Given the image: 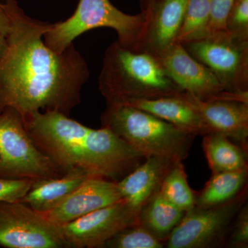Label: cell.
<instances>
[{
    "label": "cell",
    "instance_id": "9c48e42d",
    "mask_svg": "<svg viewBox=\"0 0 248 248\" xmlns=\"http://www.w3.org/2000/svg\"><path fill=\"white\" fill-rule=\"evenodd\" d=\"M0 246L66 248L60 227L19 201L0 202Z\"/></svg>",
    "mask_w": 248,
    "mask_h": 248
},
{
    "label": "cell",
    "instance_id": "ffe728a7",
    "mask_svg": "<svg viewBox=\"0 0 248 248\" xmlns=\"http://www.w3.org/2000/svg\"><path fill=\"white\" fill-rule=\"evenodd\" d=\"M203 137V151L213 174L248 167L247 151L228 137L215 132Z\"/></svg>",
    "mask_w": 248,
    "mask_h": 248
},
{
    "label": "cell",
    "instance_id": "7a4b0ae2",
    "mask_svg": "<svg viewBox=\"0 0 248 248\" xmlns=\"http://www.w3.org/2000/svg\"><path fill=\"white\" fill-rule=\"evenodd\" d=\"M22 117L36 146L63 172L80 169L89 177L118 182L146 159L107 128H89L58 112Z\"/></svg>",
    "mask_w": 248,
    "mask_h": 248
},
{
    "label": "cell",
    "instance_id": "277c9868",
    "mask_svg": "<svg viewBox=\"0 0 248 248\" xmlns=\"http://www.w3.org/2000/svg\"><path fill=\"white\" fill-rule=\"evenodd\" d=\"M101 123L144 157L157 156L174 162L186 159L196 137L148 112L123 104L107 105Z\"/></svg>",
    "mask_w": 248,
    "mask_h": 248
},
{
    "label": "cell",
    "instance_id": "5b68a950",
    "mask_svg": "<svg viewBox=\"0 0 248 248\" xmlns=\"http://www.w3.org/2000/svg\"><path fill=\"white\" fill-rule=\"evenodd\" d=\"M151 13L128 15L116 8L110 0H79L73 16L50 24L44 35L49 48L62 53L86 31L107 27L117 32V42L124 48L138 52L146 33Z\"/></svg>",
    "mask_w": 248,
    "mask_h": 248
},
{
    "label": "cell",
    "instance_id": "83f0119b",
    "mask_svg": "<svg viewBox=\"0 0 248 248\" xmlns=\"http://www.w3.org/2000/svg\"><path fill=\"white\" fill-rule=\"evenodd\" d=\"M10 31V21L7 14L5 12L1 3H0V34L4 37L7 36Z\"/></svg>",
    "mask_w": 248,
    "mask_h": 248
},
{
    "label": "cell",
    "instance_id": "6da1fadb",
    "mask_svg": "<svg viewBox=\"0 0 248 248\" xmlns=\"http://www.w3.org/2000/svg\"><path fill=\"white\" fill-rule=\"evenodd\" d=\"M1 6L10 31L0 60V112L10 107L22 117L37 112L69 116L89 79L86 60L73 44L62 53L49 48L43 37L51 24L29 17L16 0Z\"/></svg>",
    "mask_w": 248,
    "mask_h": 248
},
{
    "label": "cell",
    "instance_id": "ba28073f",
    "mask_svg": "<svg viewBox=\"0 0 248 248\" xmlns=\"http://www.w3.org/2000/svg\"><path fill=\"white\" fill-rule=\"evenodd\" d=\"M247 190L226 203L211 207H195L186 212L166 241L169 248H206L224 237L232 221L246 203Z\"/></svg>",
    "mask_w": 248,
    "mask_h": 248
},
{
    "label": "cell",
    "instance_id": "9a60e30c",
    "mask_svg": "<svg viewBox=\"0 0 248 248\" xmlns=\"http://www.w3.org/2000/svg\"><path fill=\"white\" fill-rule=\"evenodd\" d=\"M174 163L157 156L146 157L117 182L122 199L139 215L143 205L160 190L165 176Z\"/></svg>",
    "mask_w": 248,
    "mask_h": 248
},
{
    "label": "cell",
    "instance_id": "7c38bea8",
    "mask_svg": "<svg viewBox=\"0 0 248 248\" xmlns=\"http://www.w3.org/2000/svg\"><path fill=\"white\" fill-rule=\"evenodd\" d=\"M122 200L117 182L89 177L56 207L41 213L60 226Z\"/></svg>",
    "mask_w": 248,
    "mask_h": 248
},
{
    "label": "cell",
    "instance_id": "7402d4cb",
    "mask_svg": "<svg viewBox=\"0 0 248 248\" xmlns=\"http://www.w3.org/2000/svg\"><path fill=\"white\" fill-rule=\"evenodd\" d=\"M160 192L182 211H190L195 207V193L187 180L182 161L174 163L165 176Z\"/></svg>",
    "mask_w": 248,
    "mask_h": 248
},
{
    "label": "cell",
    "instance_id": "2e32d148",
    "mask_svg": "<svg viewBox=\"0 0 248 248\" xmlns=\"http://www.w3.org/2000/svg\"><path fill=\"white\" fill-rule=\"evenodd\" d=\"M188 0H159L151 10L146 33L138 52L159 55L175 42Z\"/></svg>",
    "mask_w": 248,
    "mask_h": 248
},
{
    "label": "cell",
    "instance_id": "5bb4252c",
    "mask_svg": "<svg viewBox=\"0 0 248 248\" xmlns=\"http://www.w3.org/2000/svg\"><path fill=\"white\" fill-rule=\"evenodd\" d=\"M122 104L148 112L195 136L212 133L185 92L174 97L130 99Z\"/></svg>",
    "mask_w": 248,
    "mask_h": 248
},
{
    "label": "cell",
    "instance_id": "484cf974",
    "mask_svg": "<svg viewBox=\"0 0 248 248\" xmlns=\"http://www.w3.org/2000/svg\"><path fill=\"white\" fill-rule=\"evenodd\" d=\"M234 0H209L210 7L209 31L210 34L226 31L227 16Z\"/></svg>",
    "mask_w": 248,
    "mask_h": 248
},
{
    "label": "cell",
    "instance_id": "f1b7e54d",
    "mask_svg": "<svg viewBox=\"0 0 248 248\" xmlns=\"http://www.w3.org/2000/svg\"><path fill=\"white\" fill-rule=\"evenodd\" d=\"M159 0H140L141 11L143 12H151L155 4L159 2Z\"/></svg>",
    "mask_w": 248,
    "mask_h": 248
},
{
    "label": "cell",
    "instance_id": "4316f807",
    "mask_svg": "<svg viewBox=\"0 0 248 248\" xmlns=\"http://www.w3.org/2000/svg\"><path fill=\"white\" fill-rule=\"evenodd\" d=\"M234 231L230 238L228 247L246 248L248 245V207L243 205L239 211Z\"/></svg>",
    "mask_w": 248,
    "mask_h": 248
},
{
    "label": "cell",
    "instance_id": "3957f363",
    "mask_svg": "<svg viewBox=\"0 0 248 248\" xmlns=\"http://www.w3.org/2000/svg\"><path fill=\"white\" fill-rule=\"evenodd\" d=\"M99 88L107 105L130 99L174 97L184 92L167 74L159 58L113 42L106 50Z\"/></svg>",
    "mask_w": 248,
    "mask_h": 248
},
{
    "label": "cell",
    "instance_id": "e0dca14e",
    "mask_svg": "<svg viewBox=\"0 0 248 248\" xmlns=\"http://www.w3.org/2000/svg\"><path fill=\"white\" fill-rule=\"evenodd\" d=\"M89 176L82 170L69 169L58 177L35 181L19 201L39 213L50 211L65 200Z\"/></svg>",
    "mask_w": 248,
    "mask_h": 248
},
{
    "label": "cell",
    "instance_id": "4fadbf2b",
    "mask_svg": "<svg viewBox=\"0 0 248 248\" xmlns=\"http://www.w3.org/2000/svg\"><path fill=\"white\" fill-rule=\"evenodd\" d=\"M211 130L239 142L248 151V102L221 98L201 100L185 92Z\"/></svg>",
    "mask_w": 248,
    "mask_h": 248
},
{
    "label": "cell",
    "instance_id": "d6986e66",
    "mask_svg": "<svg viewBox=\"0 0 248 248\" xmlns=\"http://www.w3.org/2000/svg\"><path fill=\"white\" fill-rule=\"evenodd\" d=\"M248 167L213 174L200 192L195 193V207L211 208L229 202L246 187Z\"/></svg>",
    "mask_w": 248,
    "mask_h": 248
},
{
    "label": "cell",
    "instance_id": "f546056e",
    "mask_svg": "<svg viewBox=\"0 0 248 248\" xmlns=\"http://www.w3.org/2000/svg\"><path fill=\"white\" fill-rule=\"evenodd\" d=\"M6 48H7V41L6 37L0 34V60L4 56Z\"/></svg>",
    "mask_w": 248,
    "mask_h": 248
},
{
    "label": "cell",
    "instance_id": "d4e9b609",
    "mask_svg": "<svg viewBox=\"0 0 248 248\" xmlns=\"http://www.w3.org/2000/svg\"><path fill=\"white\" fill-rule=\"evenodd\" d=\"M35 181L0 177V202H19L27 195Z\"/></svg>",
    "mask_w": 248,
    "mask_h": 248
},
{
    "label": "cell",
    "instance_id": "30bf717a",
    "mask_svg": "<svg viewBox=\"0 0 248 248\" xmlns=\"http://www.w3.org/2000/svg\"><path fill=\"white\" fill-rule=\"evenodd\" d=\"M139 224V215L124 200L60 226L66 248H104L112 236Z\"/></svg>",
    "mask_w": 248,
    "mask_h": 248
},
{
    "label": "cell",
    "instance_id": "44dd1931",
    "mask_svg": "<svg viewBox=\"0 0 248 248\" xmlns=\"http://www.w3.org/2000/svg\"><path fill=\"white\" fill-rule=\"evenodd\" d=\"M210 17L209 0H188L182 26L174 42L184 44L210 35Z\"/></svg>",
    "mask_w": 248,
    "mask_h": 248
},
{
    "label": "cell",
    "instance_id": "603a6c76",
    "mask_svg": "<svg viewBox=\"0 0 248 248\" xmlns=\"http://www.w3.org/2000/svg\"><path fill=\"white\" fill-rule=\"evenodd\" d=\"M163 241L141 225H134L122 230L106 243L108 248H161Z\"/></svg>",
    "mask_w": 248,
    "mask_h": 248
},
{
    "label": "cell",
    "instance_id": "8fae6325",
    "mask_svg": "<svg viewBox=\"0 0 248 248\" xmlns=\"http://www.w3.org/2000/svg\"><path fill=\"white\" fill-rule=\"evenodd\" d=\"M165 71L179 88L201 100L229 98L248 102V94L228 92L206 66L174 42L157 55Z\"/></svg>",
    "mask_w": 248,
    "mask_h": 248
},
{
    "label": "cell",
    "instance_id": "ac0fdd59",
    "mask_svg": "<svg viewBox=\"0 0 248 248\" xmlns=\"http://www.w3.org/2000/svg\"><path fill=\"white\" fill-rule=\"evenodd\" d=\"M185 213L169 202L159 190L140 210L139 223L164 241L179 224Z\"/></svg>",
    "mask_w": 248,
    "mask_h": 248
},
{
    "label": "cell",
    "instance_id": "cb8c5ba5",
    "mask_svg": "<svg viewBox=\"0 0 248 248\" xmlns=\"http://www.w3.org/2000/svg\"><path fill=\"white\" fill-rule=\"evenodd\" d=\"M226 30L248 40V0H234L227 16Z\"/></svg>",
    "mask_w": 248,
    "mask_h": 248
},
{
    "label": "cell",
    "instance_id": "52a82bcc",
    "mask_svg": "<svg viewBox=\"0 0 248 248\" xmlns=\"http://www.w3.org/2000/svg\"><path fill=\"white\" fill-rule=\"evenodd\" d=\"M209 68L228 92L248 94V40L221 31L182 44Z\"/></svg>",
    "mask_w": 248,
    "mask_h": 248
},
{
    "label": "cell",
    "instance_id": "8992f818",
    "mask_svg": "<svg viewBox=\"0 0 248 248\" xmlns=\"http://www.w3.org/2000/svg\"><path fill=\"white\" fill-rule=\"evenodd\" d=\"M64 172L36 146L19 112H0V177L37 181Z\"/></svg>",
    "mask_w": 248,
    "mask_h": 248
}]
</instances>
